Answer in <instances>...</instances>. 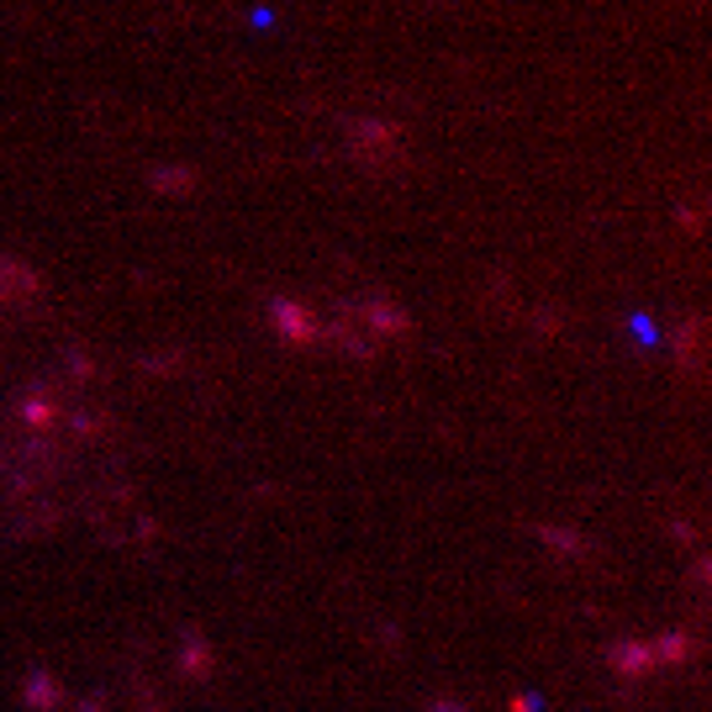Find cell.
Listing matches in <instances>:
<instances>
[{
    "instance_id": "6da1fadb",
    "label": "cell",
    "mask_w": 712,
    "mask_h": 712,
    "mask_svg": "<svg viewBox=\"0 0 712 712\" xmlns=\"http://www.w3.org/2000/svg\"><path fill=\"white\" fill-rule=\"evenodd\" d=\"M686 655H691V638L670 633V638H655V644H628V649H618L612 665L638 676V670H655V665H670V659H686Z\"/></svg>"
}]
</instances>
